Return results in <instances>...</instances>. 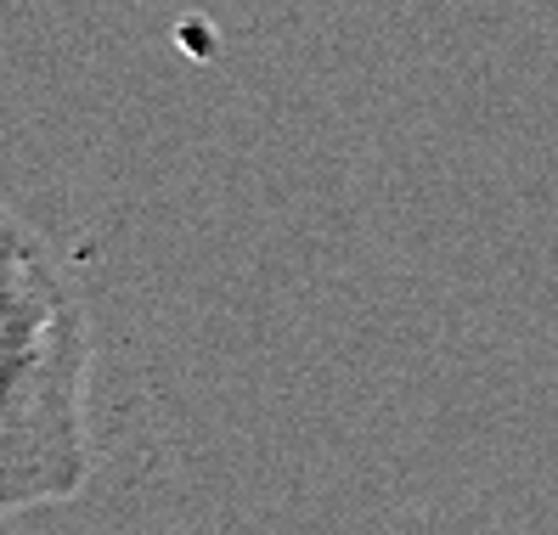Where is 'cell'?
Segmentation results:
<instances>
[{
    "label": "cell",
    "mask_w": 558,
    "mask_h": 535,
    "mask_svg": "<svg viewBox=\"0 0 558 535\" xmlns=\"http://www.w3.org/2000/svg\"><path fill=\"white\" fill-rule=\"evenodd\" d=\"M90 327L51 254L0 220V519L90 485Z\"/></svg>",
    "instance_id": "cell-1"
},
{
    "label": "cell",
    "mask_w": 558,
    "mask_h": 535,
    "mask_svg": "<svg viewBox=\"0 0 558 535\" xmlns=\"http://www.w3.org/2000/svg\"><path fill=\"white\" fill-rule=\"evenodd\" d=\"M0 220H12V215H7V204H0Z\"/></svg>",
    "instance_id": "cell-2"
}]
</instances>
